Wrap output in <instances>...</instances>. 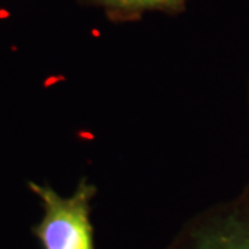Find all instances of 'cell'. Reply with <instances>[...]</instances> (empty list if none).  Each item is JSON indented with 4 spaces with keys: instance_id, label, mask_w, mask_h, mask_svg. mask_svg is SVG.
<instances>
[{
    "instance_id": "1",
    "label": "cell",
    "mask_w": 249,
    "mask_h": 249,
    "mask_svg": "<svg viewBox=\"0 0 249 249\" xmlns=\"http://www.w3.org/2000/svg\"><path fill=\"white\" fill-rule=\"evenodd\" d=\"M42 202L43 216L32 229L43 249H96L90 222V202L94 186L82 180L71 196H61L53 188L29 183Z\"/></svg>"
},
{
    "instance_id": "3",
    "label": "cell",
    "mask_w": 249,
    "mask_h": 249,
    "mask_svg": "<svg viewBox=\"0 0 249 249\" xmlns=\"http://www.w3.org/2000/svg\"><path fill=\"white\" fill-rule=\"evenodd\" d=\"M111 13L137 14L147 10H176L183 6L184 0H88Z\"/></svg>"
},
{
    "instance_id": "2",
    "label": "cell",
    "mask_w": 249,
    "mask_h": 249,
    "mask_svg": "<svg viewBox=\"0 0 249 249\" xmlns=\"http://www.w3.org/2000/svg\"><path fill=\"white\" fill-rule=\"evenodd\" d=\"M173 249H249V230L235 224L187 232Z\"/></svg>"
}]
</instances>
